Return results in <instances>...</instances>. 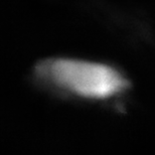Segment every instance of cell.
<instances>
[{"label":"cell","instance_id":"obj_1","mask_svg":"<svg viewBox=\"0 0 155 155\" xmlns=\"http://www.w3.org/2000/svg\"><path fill=\"white\" fill-rule=\"evenodd\" d=\"M33 76L46 89L64 97L106 100L128 88V81L115 68L73 58H48L35 67Z\"/></svg>","mask_w":155,"mask_h":155}]
</instances>
